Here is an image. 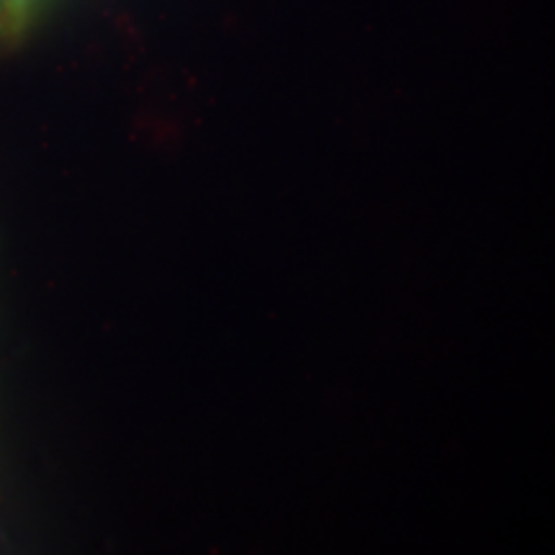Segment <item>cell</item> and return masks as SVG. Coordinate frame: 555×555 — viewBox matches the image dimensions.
Here are the masks:
<instances>
[{
	"instance_id": "6da1fadb",
	"label": "cell",
	"mask_w": 555,
	"mask_h": 555,
	"mask_svg": "<svg viewBox=\"0 0 555 555\" xmlns=\"http://www.w3.org/2000/svg\"><path fill=\"white\" fill-rule=\"evenodd\" d=\"M41 0H0V44L16 41L29 29Z\"/></svg>"
}]
</instances>
